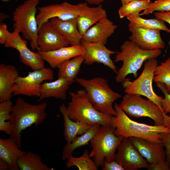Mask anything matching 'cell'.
Instances as JSON below:
<instances>
[{"label": "cell", "instance_id": "obj_1", "mask_svg": "<svg viewBox=\"0 0 170 170\" xmlns=\"http://www.w3.org/2000/svg\"><path fill=\"white\" fill-rule=\"evenodd\" d=\"M47 106L46 102L32 105L20 97L17 99L11 113L13 131L10 137L20 147L22 144L21 133L32 125L37 126L44 121L47 116Z\"/></svg>", "mask_w": 170, "mask_h": 170}, {"label": "cell", "instance_id": "obj_2", "mask_svg": "<svg viewBox=\"0 0 170 170\" xmlns=\"http://www.w3.org/2000/svg\"><path fill=\"white\" fill-rule=\"evenodd\" d=\"M114 107L116 115L113 118L112 125L117 136L124 137H136L150 141L161 143V133H170V128L164 125L152 126L140 123L130 119L116 103Z\"/></svg>", "mask_w": 170, "mask_h": 170}, {"label": "cell", "instance_id": "obj_3", "mask_svg": "<svg viewBox=\"0 0 170 170\" xmlns=\"http://www.w3.org/2000/svg\"><path fill=\"white\" fill-rule=\"evenodd\" d=\"M121 51L116 54L114 62L122 61L121 67L117 71L115 80L117 83H122L129 74L137 77L138 71L144 62L147 60L156 58L162 53L161 49L147 50L141 48L130 40H126L121 47Z\"/></svg>", "mask_w": 170, "mask_h": 170}, {"label": "cell", "instance_id": "obj_4", "mask_svg": "<svg viewBox=\"0 0 170 170\" xmlns=\"http://www.w3.org/2000/svg\"><path fill=\"white\" fill-rule=\"evenodd\" d=\"M69 94L71 99L66 107L68 116L71 120L83 122L91 126L98 124L101 126H113L114 116L97 110L89 100L84 89L75 92H71Z\"/></svg>", "mask_w": 170, "mask_h": 170}, {"label": "cell", "instance_id": "obj_5", "mask_svg": "<svg viewBox=\"0 0 170 170\" xmlns=\"http://www.w3.org/2000/svg\"><path fill=\"white\" fill-rule=\"evenodd\" d=\"M75 81L82 87L89 100L98 110L104 113L116 116L113 103L122 97L109 86L107 81L102 77L88 79L76 78Z\"/></svg>", "mask_w": 170, "mask_h": 170}, {"label": "cell", "instance_id": "obj_6", "mask_svg": "<svg viewBox=\"0 0 170 170\" xmlns=\"http://www.w3.org/2000/svg\"><path fill=\"white\" fill-rule=\"evenodd\" d=\"M119 105L127 115L136 118L148 117L153 120L156 126L169 127L170 117L164 113L152 101L143 98L141 95L126 94Z\"/></svg>", "mask_w": 170, "mask_h": 170}, {"label": "cell", "instance_id": "obj_7", "mask_svg": "<svg viewBox=\"0 0 170 170\" xmlns=\"http://www.w3.org/2000/svg\"><path fill=\"white\" fill-rule=\"evenodd\" d=\"M115 129L112 126H101L90 142V156L98 167H102L105 162L115 160L116 150L124 138L116 136Z\"/></svg>", "mask_w": 170, "mask_h": 170}, {"label": "cell", "instance_id": "obj_8", "mask_svg": "<svg viewBox=\"0 0 170 170\" xmlns=\"http://www.w3.org/2000/svg\"><path fill=\"white\" fill-rule=\"evenodd\" d=\"M39 0H26L15 9L13 14L14 30L22 33L30 41L33 50L39 51L37 40L38 30L36 12Z\"/></svg>", "mask_w": 170, "mask_h": 170}, {"label": "cell", "instance_id": "obj_9", "mask_svg": "<svg viewBox=\"0 0 170 170\" xmlns=\"http://www.w3.org/2000/svg\"><path fill=\"white\" fill-rule=\"evenodd\" d=\"M157 65L156 58L147 60L145 62L141 73L138 78L132 81L126 79L122 83L126 94L145 97L156 104L163 112L161 105L163 98L156 94L152 87L154 72Z\"/></svg>", "mask_w": 170, "mask_h": 170}, {"label": "cell", "instance_id": "obj_10", "mask_svg": "<svg viewBox=\"0 0 170 170\" xmlns=\"http://www.w3.org/2000/svg\"><path fill=\"white\" fill-rule=\"evenodd\" d=\"M54 76L53 71L49 68L45 67L29 72L26 76H19L16 81L15 88L13 95L38 97L42 83L45 81L52 80Z\"/></svg>", "mask_w": 170, "mask_h": 170}, {"label": "cell", "instance_id": "obj_11", "mask_svg": "<svg viewBox=\"0 0 170 170\" xmlns=\"http://www.w3.org/2000/svg\"><path fill=\"white\" fill-rule=\"evenodd\" d=\"M85 2L72 4L67 2L38 7L37 15L38 28L44 23L53 18L63 20L77 18L80 14Z\"/></svg>", "mask_w": 170, "mask_h": 170}, {"label": "cell", "instance_id": "obj_12", "mask_svg": "<svg viewBox=\"0 0 170 170\" xmlns=\"http://www.w3.org/2000/svg\"><path fill=\"white\" fill-rule=\"evenodd\" d=\"M129 30L131 33L129 40L145 50L162 49L165 47L159 30L151 29L138 26L130 22Z\"/></svg>", "mask_w": 170, "mask_h": 170}, {"label": "cell", "instance_id": "obj_13", "mask_svg": "<svg viewBox=\"0 0 170 170\" xmlns=\"http://www.w3.org/2000/svg\"><path fill=\"white\" fill-rule=\"evenodd\" d=\"M5 45L6 47L17 50L20 62L33 70L45 67L44 60L42 56L37 51L34 52L28 48L26 41L21 38L20 33L16 30H14L11 33Z\"/></svg>", "mask_w": 170, "mask_h": 170}, {"label": "cell", "instance_id": "obj_14", "mask_svg": "<svg viewBox=\"0 0 170 170\" xmlns=\"http://www.w3.org/2000/svg\"><path fill=\"white\" fill-rule=\"evenodd\" d=\"M115 160L124 170H136L140 168L147 169L149 164L134 147L129 138L124 137L117 148Z\"/></svg>", "mask_w": 170, "mask_h": 170}, {"label": "cell", "instance_id": "obj_15", "mask_svg": "<svg viewBox=\"0 0 170 170\" xmlns=\"http://www.w3.org/2000/svg\"><path fill=\"white\" fill-rule=\"evenodd\" d=\"M37 43L38 51L42 52L55 50L69 45L49 20L38 28Z\"/></svg>", "mask_w": 170, "mask_h": 170}, {"label": "cell", "instance_id": "obj_16", "mask_svg": "<svg viewBox=\"0 0 170 170\" xmlns=\"http://www.w3.org/2000/svg\"><path fill=\"white\" fill-rule=\"evenodd\" d=\"M81 44L85 50L84 64L91 65L95 63H101L117 73V68L111 59L110 56L118 52L111 50L107 48L105 45L100 43L89 42L82 40Z\"/></svg>", "mask_w": 170, "mask_h": 170}, {"label": "cell", "instance_id": "obj_17", "mask_svg": "<svg viewBox=\"0 0 170 170\" xmlns=\"http://www.w3.org/2000/svg\"><path fill=\"white\" fill-rule=\"evenodd\" d=\"M132 144L149 164L166 161V154L161 143L139 138L129 137Z\"/></svg>", "mask_w": 170, "mask_h": 170}, {"label": "cell", "instance_id": "obj_18", "mask_svg": "<svg viewBox=\"0 0 170 170\" xmlns=\"http://www.w3.org/2000/svg\"><path fill=\"white\" fill-rule=\"evenodd\" d=\"M117 26L106 16L88 30L82 36V40L89 42L105 45L109 37L114 32Z\"/></svg>", "mask_w": 170, "mask_h": 170}, {"label": "cell", "instance_id": "obj_19", "mask_svg": "<svg viewBox=\"0 0 170 170\" xmlns=\"http://www.w3.org/2000/svg\"><path fill=\"white\" fill-rule=\"evenodd\" d=\"M37 52L51 68H58L61 63L66 60L84 54L85 50L81 44L76 46L64 47L48 52Z\"/></svg>", "mask_w": 170, "mask_h": 170}, {"label": "cell", "instance_id": "obj_20", "mask_svg": "<svg viewBox=\"0 0 170 170\" xmlns=\"http://www.w3.org/2000/svg\"><path fill=\"white\" fill-rule=\"evenodd\" d=\"M19 76L16 68L12 65H0V102L10 99Z\"/></svg>", "mask_w": 170, "mask_h": 170}, {"label": "cell", "instance_id": "obj_21", "mask_svg": "<svg viewBox=\"0 0 170 170\" xmlns=\"http://www.w3.org/2000/svg\"><path fill=\"white\" fill-rule=\"evenodd\" d=\"M107 16L106 12L101 4L96 7H90L85 2L83 7L77 18V26L82 36L90 28Z\"/></svg>", "mask_w": 170, "mask_h": 170}, {"label": "cell", "instance_id": "obj_22", "mask_svg": "<svg viewBox=\"0 0 170 170\" xmlns=\"http://www.w3.org/2000/svg\"><path fill=\"white\" fill-rule=\"evenodd\" d=\"M49 21L69 45L76 46L81 44L82 35L78 27L77 18L63 20L57 18H53Z\"/></svg>", "mask_w": 170, "mask_h": 170}, {"label": "cell", "instance_id": "obj_23", "mask_svg": "<svg viewBox=\"0 0 170 170\" xmlns=\"http://www.w3.org/2000/svg\"><path fill=\"white\" fill-rule=\"evenodd\" d=\"M70 85L68 81L62 77H58L53 82L42 83L40 87V94L37 101L50 98L65 100Z\"/></svg>", "mask_w": 170, "mask_h": 170}, {"label": "cell", "instance_id": "obj_24", "mask_svg": "<svg viewBox=\"0 0 170 170\" xmlns=\"http://www.w3.org/2000/svg\"><path fill=\"white\" fill-rule=\"evenodd\" d=\"M12 138L0 139V159L7 162L10 170H18L17 161L26 151H22Z\"/></svg>", "mask_w": 170, "mask_h": 170}, {"label": "cell", "instance_id": "obj_25", "mask_svg": "<svg viewBox=\"0 0 170 170\" xmlns=\"http://www.w3.org/2000/svg\"><path fill=\"white\" fill-rule=\"evenodd\" d=\"M64 119V135L67 144L70 143L78 135L85 133L91 126L82 122H76L69 117L66 106L64 104L59 107Z\"/></svg>", "mask_w": 170, "mask_h": 170}, {"label": "cell", "instance_id": "obj_26", "mask_svg": "<svg viewBox=\"0 0 170 170\" xmlns=\"http://www.w3.org/2000/svg\"><path fill=\"white\" fill-rule=\"evenodd\" d=\"M101 126L96 124L91 126L85 133L79 136L75 137L69 143L64 147L62 159L66 160L73 156L74 151L76 148L86 145L96 134Z\"/></svg>", "mask_w": 170, "mask_h": 170}, {"label": "cell", "instance_id": "obj_27", "mask_svg": "<svg viewBox=\"0 0 170 170\" xmlns=\"http://www.w3.org/2000/svg\"><path fill=\"white\" fill-rule=\"evenodd\" d=\"M84 60L83 54L63 62L58 67V77L64 78L72 84L75 81Z\"/></svg>", "mask_w": 170, "mask_h": 170}, {"label": "cell", "instance_id": "obj_28", "mask_svg": "<svg viewBox=\"0 0 170 170\" xmlns=\"http://www.w3.org/2000/svg\"><path fill=\"white\" fill-rule=\"evenodd\" d=\"M17 165L21 170H51L44 164L40 156L31 151H26L19 158Z\"/></svg>", "mask_w": 170, "mask_h": 170}, {"label": "cell", "instance_id": "obj_29", "mask_svg": "<svg viewBox=\"0 0 170 170\" xmlns=\"http://www.w3.org/2000/svg\"><path fill=\"white\" fill-rule=\"evenodd\" d=\"M127 19L136 26L149 29H157L164 31L170 33L168 28L163 21L156 18L145 19L140 16L139 14H131L127 16Z\"/></svg>", "mask_w": 170, "mask_h": 170}, {"label": "cell", "instance_id": "obj_30", "mask_svg": "<svg viewBox=\"0 0 170 170\" xmlns=\"http://www.w3.org/2000/svg\"><path fill=\"white\" fill-rule=\"evenodd\" d=\"M91 158L88 150L86 149L79 157H74L73 156L69 157L66 160V166L67 168L75 166L79 170H98V167Z\"/></svg>", "mask_w": 170, "mask_h": 170}, {"label": "cell", "instance_id": "obj_31", "mask_svg": "<svg viewBox=\"0 0 170 170\" xmlns=\"http://www.w3.org/2000/svg\"><path fill=\"white\" fill-rule=\"evenodd\" d=\"M13 106V103L10 99L0 103V131L9 136L13 131V127L10 122Z\"/></svg>", "mask_w": 170, "mask_h": 170}, {"label": "cell", "instance_id": "obj_32", "mask_svg": "<svg viewBox=\"0 0 170 170\" xmlns=\"http://www.w3.org/2000/svg\"><path fill=\"white\" fill-rule=\"evenodd\" d=\"M153 81L164 85L167 91L170 93V56L165 61L156 66Z\"/></svg>", "mask_w": 170, "mask_h": 170}, {"label": "cell", "instance_id": "obj_33", "mask_svg": "<svg viewBox=\"0 0 170 170\" xmlns=\"http://www.w3.org/2000/svg\"><path fill=\"white\" fill-rule=\"evenodd\" d=\"M150 0H134L122 5L118 10L120 18L122 19L131 14H139L140 12L148 8Z\"/></svg>", "mask_w": 170, "mask_h": 170}, {"label": "cell", "instance_id": "obj_34", "mask_svg": "<svg viewBox=\"0 0 170 170\" xmlns=\"http://www.w3.org/2000/svg\"><path fill=\"white\" fill-rule=\"evenodd\" d=\"M155 11H170V0H157L150 2L148 8L140 14L139 15H148Z\"/></svg>", "mask_w": 170, "mask_h": 170}, {"label": "cell", "instance_id": "obj_35", "mask_svg": "<svg viewBox=\"0 0 170 170\" xmlns=\"http://www.w3.org/2000/svg\"><path fill=\"white\" fill-rule=\"evenodd\" d=\"M156 84V87L162 91L164 95L161 102L162 111L165 114H168V116L170 117V93L167 92L164 84L158 82Z\"/></svg>", "mask_w": 170, "mask_h": 170}, {"label": "cell", "instance_id": "obj_36", "mask_svg": "<svg viewBox=\"0 0 170 170\" xmlns=\"http://www.w3.org/2000/svg\"><path fill=\"white\" fill-rule=\"evenodd\" d=\"M160 134L161 143L166 150V161L170 168V133H161Z\"/></svg>", "mask_w": 170, "mask_h": 170}, {"label": "cell", "instance_id": "obj_37", "mask_svg": "<svg viewBox=\"0 0 170 170\" xmlns=\"http://www.w3.org/2000/svg\"><path fill=\"white\" fill-rule=\"evenodd\" d=\"M11 33L8 30L7 25L4 23L0 24V43L4 44L6 43Z\"/></svg>", "mask_w": 170, "mask_h": 170}, {"label": "cell", "instance_id": "obj_38", "mask_svg": "<svg viewBox=\"0 0 170 170\" xmlns=\"http://www.w3.org/2000/svg\"><path fill=\"white\" fill-rule=\"evenodd\" d=\"M103 170H124L117 162L115 160L110 162H105L102 167Z\"/></svg>", "mask_w": 170, "mask_h": 170}, {"label": "cell", "instance_id": "obj_39", "mask_svg": "<svg viewBox=\"0 0 170 170\" xmlns=\"http://www.w3.org/2000/svg\"><path fill=\"white\" fill-rule=\"evenodd\" d=\"M147 169L149 170H169L170 168L166 161L149 164Z\"/></svg>", "mask_w": 170, "mask_h": 170}, {"label": "cell", "instance_id": "obj_40", "mask_svg": "<svg viewBox=\"0 0 170 170\" xmlns=\"http://www.w3.org/2000/svg\"><path fill=\"white\" fill-rule=\"evenodd\" d=\"M156 18L162 20L170 25V11L156 12L154 13Z\"/></svg>", "mask_w": 170, "mask_h": 170}, {"label": "cell", "instance_id": "obj_41", "mask_svg": "<svg viewBox=\"0 0 170 170\" xmlns=\"http://www.w3.org/2000/svg\"><path fill=\"white\" fill-rule=\"evenodd\" d=\"M0 170H10L8 164L5 161L0 159Z\"/></svg>", "mask_w": 170, "mask_h": 170}, {"label": "cell", "instance_id": "obj_42", "mask_svg": "<svg viewBox=\"0 0 170 170\" xmlns=\"http://www.w3.org/2000/svg\"><path fill=\"white\" fill-rule=\"evenodd\" d=\"M106 0H84L85 2L88 4L98 5Z\"/></svg>", "mask_w": 170, "mask_h": 170}, {"label": "cell", "instance_id": "obj_43", "mask_svg": "<svg viewBox=\"0 0 170 170\" xmlns=\"http://www.w3.org/2000/svg\"><path fill=\"white\" fill-rule=\"evenodd\" d=\"M134 0H121L122 5L125 4Z\"/></svg>", "mask_w": 170, "mask_h": 170}, {"label": "cell", "instance_id": "obj_44", "mask_svg": "<svg viewBox=\"0 0 170 170\" xmlns=\"http://www.w3.org/2000/svg\"><path fill=\"white\" fill-rule=\"evenodd\" d=\"M2 0L3 1H8L9 0Z\"/></svg>", "mask_w": 170, "mask_h": 170}, {"label": "cell", "instance_id": "obj_45", "mask_svg": "<svg viewBox=\"0 0 170 170\" xmlns=\"http://www.w3.org/2000/svg\"><path fill=\"white\" fill-rule=\"evenodd\" d=\"M169 128H170V126H169Z\"/></svg>", "mask_w": 170, "mask_h": 170}]
</instances>
